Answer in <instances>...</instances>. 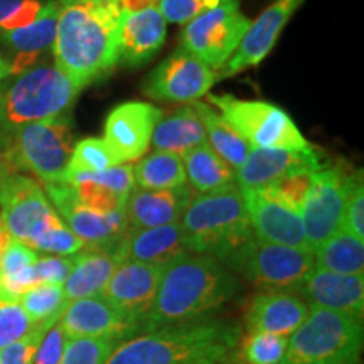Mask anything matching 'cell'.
I'll use <instances>...</instances> for the list:
<instances>
[{"label":"cell","instance_id":"7","mask_svg":"<svg viewBox=\"0 0 364 364\" xmlns=\"http://www.w3.org/2000/svg\"><path fill=\"white\" fill-rule=\"evenodd\" d=\"M73 147L75 142L68 117L22 125L2 145L14 169L31 172L44 184L63 182Z\"/></svg>","mask_w":364,"mask_h":364},{"label":"cell","instance_id":"16","mask_svg":"<svg viewBox=\"0 0 364 364\" xmlns=\"http://www.w3.org/2000/svg\"><path fill=\"white\" fill-rule=\"evenodd\" d=\"M162 267L139 262H120L108 279L100 297L147 331L150 312L156 302Z\"/></svg>","mask_w":364,"mask_h":364},{"label":"cell","instance_id":"44","mask_svg":"<svg viewBox=\"0 0 364 364\" xmlns=\"http://www.w3.org/2000/svg\"><path fill=\"white\" fill-rule=\"evenodd\" d=\"M39 253L33 248L26 247L21 241L11 238L6 252L0 258V277L14 275V273L24 270V268L34 265L38 260Z\"/></svg>","mask_w":364,"mask_h":364},{"label":"cell","instance_id":"18","mask_svg":"<svg viewBox=\"0 0 364 364\" xmlns=\"http://www.w3.org/2000/svg\"><path fill=\"white\" fill-rule=\"evenodd\" d=\"M162 110L145 102L117 105L105 120L103 140L113 149L122 162H134L144 157L150 147Z\"/></svg>","mask_w":364,"mask_h":364},{"label":"cell","instance_id":"37","mask_svg":"<svg viewBox=\"0 0 364 364\" xmlns=\"http://www.w3.org/2000/svg\"><path fill=\"white\" fill-rule=\"evenodd\" d=\"M34 252L41 255H59V257H70V255L78 253L85 248V243L76 236L66 223L61 220H54L44 231L36 236V238L27 245Z\"/></svg>","mask_w":364,"mask_h":364},{"label":"cell","instance_id":"38","mask_svg":"<svg viewBox=\"0 0 364 364\" xmlns=\"http://www.w3.org/2000/svg\"><path fill=\"white\" fill-rule=\"evenodd\" d=\"M120 343L113 338L68 339L59 364H105Z\"/></svg>","mask_w":364,"mask_h":364},{"label":"cell","instance_id":"23","mask_svg":"<svg viewBox=\"0 0 364 364\" xmlns=\"http://www.w3.org/2000/svg\"><path fill=\"white\" fill-rule=\"evenodd\" d=\"M63 182L71 184L81 201L97 211H125L127 199L135 188L134 166L125 162L98 172H71Z\"/></svg>","mask_w":364,"mask_h":364},{"label":"cell","instance_id":"27","mask_svg":"<svg viewBox=\"0 0 364 364\" xmlns=\"http://www.w3.org/2000/svg\"><path fill=\"white\" fill-rule=\"evenodd\" d=\"M59 2L51 0L46 2V7L39 14L38 19L29 22L27 26L17 27L12 31H2L0 41L14 53L16 59L11 63L12 75L33 68L41 54L53 49L54 36H56Z\"/></svg>","mask_w":364,"mask_h":364},{"label":"cell","instance_id":"30","mask_svg":"<svg viewBox=\"0 0 364 364\" xmlns=\"http://www.w3.org/2000/svg\"><path fill=\"white\" fill-rule=\"evenodd\" d=\"M203 142H206V132L191 103L188 107L177 108L169 115L162 113L150 140L156 150L177 156H184L188 150Z\"/></svg>","mask_w":364,"mask_h":364},{"label":"cell","instance_id":"50","mask_svg":"<svg viewBox=\"0 0 364 364\" xmlns=\"http://www.w3.org/2000/svg\"><path fill=\"white\" fill-rule=\"evenodd\" d=\"M108 2H117V0H108Z\"/></svg>","mask_w":364,"mask_h":364},{"label":"cell","instance_id":"8","mask_svg":"<svg viewBox=\"0 0 364 364\" xmlns=\"http://www.w3.org/2000/svg\"><path fill=\"white\" fill-rule=\"evenodd\" d=\"M208 100L250 147L290 150L311 147L292 117L277 105L262 100H241L233 95L208 93Z\"/></svg>","mask_w":364,"mask_h":364},{"label":"cell","instance_id":"17","mask_svg":"<svg viewBox=\"0 0 364 364\" xmlns=\"http://www.w3.org/2000/svg\"><path fill=\"white\" fill-rule=\"evenodd\" d=\"M326 164L316 149H258L252 147L245 162L236 169L240 189H260L282 179L300 174H314Z\"/></svg>","mask_w":364,"mask_h":364},{"label":"cell","instance_id":"20","mask_svg":"<svg viewBox=\"0 0 364 364\" xmlns=\"http://www.w3.org/2000/svg\"><path fill=\"white\" fill-rule=\"evenodd\" d=\"M304 2L306 0H273L272 6H268L258 16V19L250 24L238 49L223 66L218 80L233 76L236 73H241L262 63L275 48L287 22Z\"/></svg>","mask_w":364,"mask_h":364},{"label":"cell","instance_id":"5","mask_svg":"<svg viewBox=\"0 0 364 364\" xmlns=\"http://www.w3.org/2000/svg\"><path fill=\"white\" fill-rule=\"evenodd\" d=\"M80 91L56 66L41 65L19 73L0 93V145L22 125L68 117Z\"/></svg>","mask_w":364,"mask_h":364},{"label":"cell","instance_id":"28","mask_svg":"<svg viewBox=\"0 0 364 364\" xmlns=\"http://www.w3.org/2000/svg\"><path fill=\"white\" fill-rule=\"evenodd\" d=\"M118 263L115 248L85 247L80 250L73 255V268L63 284L66 299L71 302L102 295Z\"/></svg>","mask_w":364,"mask_h":364},{"label":"cell","instance_id":"49","mask_svg":"<svg viewBox=\"0 0 364 364\" xmlns=\"http://www.w3.org/2000/svg\"><path fill=\"white\" fill-rule=\"evenodd\" d=\"M2 228H4V225H2V221H0V230H2Z\"/></svg>","mask_w":364,"mask_h":364},{"label":"cell","instance_id":"3","mask_svg":"<svg viewBox=\"0 0 364 364\" xmlns=\"http://www.w3.org/2000/svg\"><path fill=\"white\" fill-rule=\"evenodd\" d=\"M241 338L235 322L199 318L144 331L122 341L105 364H221Z\"/></svg>","mask_w":364,"mask_h":364},{"label":"cell","instance_id":"42","mask_svg":"<svg viewBox=\"0 0 364 364\" xmlns=\"http://www.w3.org/2000/svg\"><path fill=\"white\" fill-rule=\"evenodd\" d=\"M54 326V324H53ZM51 324H38L29 334L0 349V364H33L34 354Z\"/></svg>","mask_w":364,"mask_h":364},{"label":"cell","instance_id":"24","mask_svg":"<svg viewBox=\"0 0 364 364\" xmlns=\"http://www.w3.org/2000/svg\"><path fill=\"white\" fill-rule=\"evenodd\" d=\"M309 306L290 290H260L250 300L245 324L248 331L290 338L306 321Z\"/></svg>","mask_w":364,"mask_h":364},{"label":"cell","instance_id":"21","mask_svg":"<svg viewBox=\"0 0 364 364\" xmlns=\"http://www.w3.org/2000/svg\"><path fill=\"white\" fill-rule=\"evenodd\" d=\"M292 292L302 295L309 307L344 312L363 321L364 275H341L316 267Z\"/></svg>","mask_w":364,"mask_h":364},{"label":"cell","instance_id":"25","mask_svg":"<svg viewBox=\"0 0 364 364\" xmlns=\"http://www.w3.org/2000/svg\"><path fill=\"white\" fill-rule=\"evenodd\" d=\"M167 21L157 6L135 12H122L120 63L139 68L149 63L166 43Z\"/></svg>","mask_w":364,"mask_h":364},{"label":"cell","instance_id":"26","mask_svg":"<svg viewBox=\"0 0 364 364\" xmlns=\"http://www.w3.org/2000/svg\"><path fill=\"white\" fill-rule=\"evenodd\" d=\"M191 199L193 191L188 184L172 189H142L135 186L125 204L127 228L144 230L177 223Z\"/></svg>","mask_w":364,"mask_h":364},{"label":"cell","instance_id":"51","mask_svg":"<svg viewBox=\"0 0 364 364\" xmlns=\"http://www.w3.org/2000/svg\"><path fill=\"white\" fill-rule=\"evenodd\" d=\"M0 176H2V174H0Z\"/></svg>","mask_w":364,"mask_h":364},{"label":"cell","instance_id":"29","mask_svg":"<svg viewBox=\"0 0 364 364\" xmlns=\"http://www.w3.org/2000/svg\"><path fill=\"white\" fill-rule=\"evenodd\" d=\"M182 157L186 171V181L191 191L198 194H213L235 188L236 172L209 147L208 142L196 145Z\"/></svg>","mask_w":364,"mask_h":364},{"label":"cell","instance_id":"33","mask_svg":"<svg viewBox=\"0 0 364 364\" xmlns=\"http://www.w3.org/2000/svg\"><path fill=\"white\" fill-rule=\"evenodd\" d=\"M134 181L142 189H172L188 184L182 157L164 150H154L134 166Z\"/></svg>","mask_w":364,"mask_h":364},{"label":"cell","instance_id":"22","mask_svg":"<svg viewBox=\"0 0 364 364\" xmlns=\"http://www.w3.org/2000/svg\"><path fill=\"white\" fill-rule=\"evenodd\" d=\"M189 253L179 221L144 230L127 228L124 238L115 247L118 262L130 260L162 268Z\"/></svg>","mask_w":364,"mask_h":364},{"label":"cell","instance_id":"47","mask_svg":"<svg viewBox=\"0 0 364 364\" xmlns=\"http://www.w3.org/2000/svg\"><path fill=\"white\" fill-rule=\"evenodd\" d=\"M24 0H0V27L12 16Z\"/></svg>","mask_w":364,"mask_h":364},{"label":"cell","instance_id":"36","mask_svg":"<svg viewBox=\"0 0 364 364\" xmlns=\"http://www.w3.org/2000/svg\"><path fill=\"white\" fill-rule=\"evenodd\" d=\"M124 164L120 157L113 152V149L98 136H88L75 144L71 152L70 164H68L66 174L71 172H98ZM65 179V177H63Z\"/></svg>","mask_w":364,"mask_h":364},{"label":"cell","instance_id":"45","mask_svg":"<svg viewBox=\"0 0 364 364\" xmlns=\"http://www.w3.org/2000/svg\"><path fill=\"white\" fill-rule=\"evenodd\" d=\"M66 344L68 336L65 334V331L61 329V326L56 322V324L49 327L48 332L44 334L38 351L34 354L33 364H59L61 363Z\"/></svg>","mask_w":364,"mask_h":364},{"label":"cell","instance_id":"12","mask_svg":"<svg viewBox=\"0 0 364 364\" xmlns=\"http://www.w3.org/2000/svg\"><path fill=\"white\" fill-rule=\"evenodd\" d=\"M59 215L39 182L22 174L0 176V221L26 247Z\"/></svg>","mask_w":364,"mask_h":364},{"label":"cell","instance_id":"31","mask_svg":"<svg viewBox=\"0 0 364 364\" xmlns=\"http://www.w3.org/2000/svg\"><path fill=\"white\" fill-rule=\"evenodd\" d=\"M206 132V142L215 152L236 171L250 154V144L223 118L216 108L203 102L191 103Z\"/></svg>","mask_w":364,"mask_h":364},{"label":"cell","instance_id":"11","mask_svg":"<svg viewBox=\"0 0 364 364\" xmlns=\"http://www.w3.org/2000/svg\"><path fill=\"white\" fill-rule=\"evenodd\" d=\"M349 179L343 167L324 166L311 176L309 189L300 208L307 247L314 250L343 228V213Z\"/></svg>","mask_w":364,"mask_h":364},{"label":"cell","instance_id":"48","mask_svg":"<svg viewBox=\"0 0 364 364\" xmlns=\"http://www.w3.org/2000/svg\"><path fill=\"white\" fill-rule=\"evenodd\" d=\"M9 76H12L11 63H9L6 58L0 56V80H6Z\"/></svg>","mask_w":364,"mask_h":364},{"label":"cell","instance_id":"6","mask_svg":"<svg viewBox=\"0 0 364 364\" xmlns=\"http://www.w3.org/2000/svg\"><path fill=\"white\" fill-rule=\"evenodd\" d=\"M363 321L349 314L309 307L306 321L289 338L282 364H359Z\"/></svg>","mask_w":364,"mask_h":364},{"label":"cell","instance_id":"14","mask_svg":"<svg viewBox=\"0 0 364 364\" xmlns=\"http://www.w3.org/2000/svg\"><path fill=\"white\" fill-rule=\"evenodd\" d=\"M218 81V73L201 59L179 48L145 80L142 91L157 102L194 103L206 97Z\"/></svg>","mask_w":364,"mask_h":364},{"label":"cell","instance_id":"2","mask_svg":"<svg viewBox=\"0 0 364 364\" xmlns=\"http://www.w3.org/2000/svg\"><path fill=\"white\" fill-rule=\"evenodd\" d=\"M236 273L206 255L189 253L162 272L147 331L206 318L240 294Z\"/></svg>","mask_w":364,"mask_h":364},{"label":"cell","instance_id":"40","mask_svg":"<svg viewBox=\"0 0 364 364\" xmlns=\"http://www.w3.org/2000/svg\"><path fill=\"white\" fill-rule=\"evenodd\" d=\"M36 326L19 302H0V349L22 339Z\"/></svg>","mask_w":364,"mask_h":364},{"label":"cell","instance_id":"10","mask_svg":"<svg viewBox=\"0 0 364 364\" xmlns=\"http://www.w3.org/2000/svg\"><path fill=\"white\" fill-rule=\"evenodd\" d=\"M252 21L230 4L203 12L186 22L181 33V48L201 59L213 70H221L238 49Z\"/></svg>","mask_w":364,"mask_h":364},{"label":"cell","instance_id":"34","mask_svg":"<svg viewBox=\"0 0 364 364\" xmlns=\"http://www.w3.org/2000/svg\"><path fill=\"white\" fill-rule=\"evenodd\" d=\"M17 302L36 324L46 322V324L53 326L59 321L70 300L66 299L63 285L41 284L22 294Z\"/></svg>","mask_w":364,"mask_h":364},{"label":"cell","instance_id":"35","mask_svg":"<svg viewBox=\"0 0 364 364\" xmlns=\"http://www.w3.org/2000/svg\"><path fill=\"white\" fill-rule=\"evenodd\" d=\"M289 338L268 332L248 331L241 336L235 354L241 364H282Z\"/></svg>","mask_w":364,"mask_h":364},{"label":"cell","instance_id":"1","mask_svg":"<svg viewBox=\"0 0 364 364\" xmlns=\"http://www.w3.org/2000/svg\"><path fill=\"white\" fill-rule=\"evenodd\" d=\"M122 9L108 0H59L54 63L83 90L120 63Z\"/></svg>","mask_w":364,"mask_h":364},{"label":"cell","instance_id":"13","mask_svg":"<svg viewBox=\"0 0 364 364\" xmlns=\"http://www.w3.org/2000/svg\"><path fill=\"white\" fill-rule=\"evenodd\" d=\"M53 208L85 247L115 248L127 231L125 211L102 213L86 206L68 182L44 184Z\"/></svg>","mask_w":364,"mask_h":364},{"label":"cell","instance_id":"9","mask_svg":"<svg viewBox=\"0 0 364 364\" xmlns=\"http://www.w3.org/2000/svg\"><path fill=\"white\" fill-rule=\"evenodd\" d=\"M262 290H292L316 268L314 253L253 238L223 263Z\"/></svg>","mask_w":364,"mask_h":364},{"label":"cell","instance_id":"46","mask_svg":"<svg viewBox=\"0 0 364 364\" xmlns=\"http://www.w3.org/2000/svg\"><path fill=\"white\" fill-rule=\"evenodd\" d=\"M117 4L122 9V12H135L157 6L159 0H117Z\"/></svg>","mask_w":364,"mask_h":364},{"label":"cell","instance_id":"43","mask_svg":"<svg viewBox=\"0 0 364 364\" xmlns=\"http://www.w3.org/2000/svg\"><path fill=\"white\" fill-rule=\"evenodd\" d=\"M73 268V255L59 257V255H41L34 263L38 284L63 285Z\"/></svg>","mask_w":364,"mask_h":364},{"label":"cell","instance_id":"15","mask_svg":"<svg viewBox=\"0 0 364 364\" xmlns=\"http://www.w3.org/2000/svg\"><path fill=\"white\" fill-rule=\"evenodd\" d=\"M241 194L255 238L268 243L309 250L300 211L287 201L273 186L260 189H241Z\"/></svg>","mask_w":364,"mask_h":364},{"label":"cell","instance_id":"19","mask_svg":"<svg viewBox=\"0 0 364 364\" xmlns=\"http://www.w3.org/2000/svg\"><path fill=\"white\" fill-rule=\"evenodd\" d=\"M58 324L68 339L113 338L125 341L136 332H142L136 322L117 311L100 295L68 302Z\"/></svg>","mask_w":364,"mask_h":364},{"label":"cell","instance_id":"32","mask_svg":"<svg viewBox=\"0 0 364 364\" xmlns=\"http://www.w3.org/2000/svg\"><path fill=\"white\" fill-rule=\"evenodd\" d=\"M316 267L341 275H364V241L341 230L314 250Z\"/></svg>","mask_w":364,"mask_h":364},{"label":"cell","instance_id":"41","mask_svg":"<svg viewBox=\"0 0 364 364\" xmlns=\"http://www.w3.org/2000/svg\"><path fill=\"white\" fill-rule=\"evenodd\" d=\"M341 230L364 241V188L361 174H351L349 179Z\"/></svg>","mask_w":364,"mask_h":364},{"label":"cell","instance_id":"39","mask_svg":"<svg viewBox=\"0 0 364 364\" xmlns=\"http://www.w3.org/2000/svg\"><path fill=\"white\" fill-rule=\"evenodd\" d=\"M238 2L240 0H159L157 7L167 22L186 24L199 14Z\"/></svg>","mask_w":364,"mask_h":364},{"label":"cell","instance_id":"4","mask_svg":"<svg viewBox=\"0 0 364 364\" xmlns=\"http://www.w3.org/2000/svg\"><path fill=\"white\" fill-rule=\"evenodd\" d=\"M189 252L225 263L253 238V230L238 186L213 194H198L181 216Z\"/></svg>","mask_w":364,"mask_h":364}]
</instances>
